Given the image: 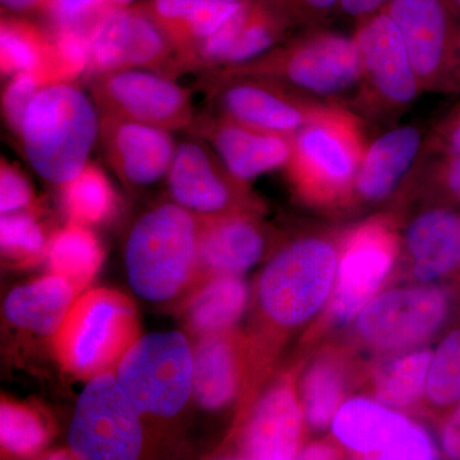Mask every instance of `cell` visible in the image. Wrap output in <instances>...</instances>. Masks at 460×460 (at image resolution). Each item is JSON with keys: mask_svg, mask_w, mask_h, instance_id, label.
I'll list each match as a JSON object with an SVG mask.
<instances>
[{"mask_svg": "<svg viewBox=\"0 0 460 460\" xmlns=\"http://www.w3.org/2000/svg\"><path fill=\"white\" fill-rule=\"evenodd\" d=\"M423 402L435 416L443 419L460 402V323L444 335L432 352Z\"/></svg>", "mask_w": 460, "mask_h": 460, "instance_id": "cell-34", "label": "cell"}, {"mask_svg": "<svg viewBox=\"0 0 460 460\" xmlns=\"http://www.w3.org/2000/svg\"><path fill=\"white\" fill-rule=\"evenodd\" d=\"M352 36L361 80L350 104L362 118L396 122L425 93L398 27L381 11L358 21Z\"/></svg>", "mask_w": 460, "mask_h": 460, "instance_id": "cell-7", "label": "cell"}, {"mask_svg": "<svg viewBox=\"0 0 460 460\" xmlns=\"http://www.w3.org/2000/svg\"><path fill=\"white\" fill-rule=\"evenodd\" d=\"M402 243L419 283L452 277L460 270V211L445 204L426 208L407 224Z\"/></svg>", "mask_w": 460, "mask_h": 460, "instance_id": "cell-24", "label": "cell"}, {"mask_svg": "<svg viewBox=\"0 0 460 460\" xmlns=\"http://www.w3.org/2000/svg\"><path fill=\"white\" fill-rule=\"evenodd\" d=\"M18 137L35 172L63 186L89 164L100 138L98 105L72 81L48 84L30 102Z\"/></svg>", "mask_w": 460, "mask_h": 460, "instance_id": "cell-4", "label": "cell"}, {"mask_svg": "<svg viewBox=\"0 0 460 460\" xmlns=\"http://www.w3.org/2000/svg\"><path fill=\"white\" fill-rule=\"evenodd\" d=\"M201 217L175 202L138 217L126 246L129 287L140 298L164 304L190 293L199 270Z\"/></svg>", "mask_w": 460, "mask_h": 460, "instance_id": "cell-5", "label": "cell"}, {"mask_svg": "<svg viewBox=\"0 0 460 460\" xmlns=\"http://www.w3.org/2000/svg\"><path fill=\"white\" fill-rule=\"evenodd\" d=\"M205 75H246L272 81L302 95L347 105L361 80L353 36L328 29L299 30L263 56Z\"/></svg>", "mask_w": 460, "mask_h": 460, "instance_id": "cell-3", "label": "cell"}, {"mask_svg": "<svg viewBox=\"0 0 460 460\" xmlns=\"http://www.w3.org/2000/svg\"><path fill=\"white\" fill-rule=\"evenodd\" d=\"M141 335L140 317L132 299L100 288L77 296L53 341L62 367L89 381L115 372Z\"/></svg>", "mask_w": 460, "mask_h": 460, "instance_id": "cell-6", "label": "cell"}, {"mask_svg": "<svg viewBox=\"0 0 460 460\" xmlns=\"http://www.w3.org/2000/svg\"><path fill=\"white\" fill-rule=\"evenodd\" d=\"M440 449L447 458L460 460V402L443 419Z\"/></svg>", "mask_w": 460, "mask_h": 460, "instance_id": "cell-43", "label": "cell"}, {"mask_svg": "<svg viewBox=\"0 0 460 460\" xmlns=\"http://www.w3.org/2000/svg\"><path fill=\"white\" fill-rule=\"evenodd\" d=\"M2 255L17 265H32L48 256L49 242L36 217L26 211L2 214L0 220Z\"/></svg>", "mask_w": 460, "mask_h": 460, "instance_id": "cell-36", "label": "cell"}, {"mask_svg": "<svg viewBox=\"0 0 460 460\" xmlns=\"http://www.w3.org/2000/svg\"><path fill=\"white\" fill-rule=\"evenodd\" d=\"M187 131L210 145L228 171L246 184L286 168L292 154L293 136L253 128L211 111L196 115Z\"/></svg>", "mask_w": 460, "mask_h": 460, "instance_id": "cell-20", "label": "cell"}, {"mask_svg": "<svg viewBox=\"0 0 460 460\" xmlns=\"http://www.w3.org/2000/svg\"><path fill=\"white\" fill-rule=\"evenodd\" d=\"M89 89L100 114L171 132L187 131L196 118L190 91L175 83L174 78L150 69L93 75Z\"/></svg>", "mask_w": 460, "mask_h": 460, "instance_id": "cell-13", "label": "cell"}, {"mask_svg": "<svg viewBox=\"0 0 460 460\" xmlns=\"http://www.w3.org/2000/svg\"><path fill=\"white\" fill-rule=\"evenodd\" d=\"M63 206L69 223L90 226L107 220L115 210V193L107 175L87 164L77 177L62 186Z\"/></svg>", "mask_w": 460, "mask_h": 460, "instance_id": "cell-33", "label": "cell"}, {"mask_svg": "<svg viewBox=\"0 0 460 460\" xmlns=\"http://www.w3.org/2000/svg\"><path fill=\"white\" fill-rule=\"evenodd\" d=\"M296 374L280 375L241 408L235 428V456L241 459L298 458L305 429Z\"/></svg>", "mask_w": 460, "mask_h": 460, "instance_id": "cell-18", "label": "cell"}, {"mask_svg": "<svg viewBox=\"0 0 460 460\" xmlns=\"http://www.w3.org/2000/svg\"><path fill=\"white\" fill-rule=\"evenodd\" d=\"M353 378L352 359L341 348L326 347L314 354L299 381L305 428L314 434L332 428Z\"/></svg>", "mask_w": 460, "mask_h": 460, "instance_id": "cell-26", "label": "cell"}, {"mask_svg": "<svg viewBox=\"0 0 460 460\" xmlns=\"http://www.w3.org/2000/svg\"><path fill=\"white\" fill-rule=\"evenodd\" d=\"M365 119L343 104H329L293 135L286 166L296 199L319 210H344L367 146Z\"/></svg>", "mask_w": 460, "mask_h": 460, "instance_id": "cell-2", "label": "cell"}, {"mask_svg": "<svg viewBox=\"0 0 460 460\" xmlns=\"http://www.w3.org/2000/svg\"><path fill=\"white\" fill-rule=\"evenodd\" d=\"M77 296L71 281L51 272L12 289L5 296L3 313L18 329L54 337Z\"/></svg>", "mask_w": 460, "mask_h": 460, "instance_id": "cell-27", "label": "cell"}, {"mask_svg": "<svg viewBox=\"0 0 460 460\" xmlns=\"http://www.w3.org/2000/svg\"><path fill=\"white\" fill-rule=\"evenodd\" d=\"M431 357L426 347L386 356L372 371V398L393 410H416L425 399Z\"/></svg>", "mask_w": 460, "mask_h": 460, "instance_id": "cell-30", "label": "cell"}, {"mask_svg": "<svg viewBox=\"0 0 460 460\" xmlns=\"http://www.w3.org/2000/svg\"><path fill=\"white\" fill-rule=\"evenodd\" d=\"M428 135L416 124L387 128L367 142L354 181L350 208L392 199L426 156Z\"/></svg>", "mask_w": 460, "mask_h": 460, "instance_id": "cell-21", "label": "cell"}, {"mask_svg": "<svg viewBox=\"0 0 460 460\" xmlns=\"http://www.w3.org/2000/svg\"><path fill=\"white\" fill-rule=\"evenodd\" d=\"M339 445L335 441L317 440L302 447L298 458L301 459H338L341 456Z\"/></svg>", "mask_w": 460, "mask_h": 460, "instance_id": "cell-45", "label": "cell"}, {"mask_svg": "<svg viewBox=\"0 0 460 460\" xmlns=\"http://www.w3.org/2000/svg\"><path fill=\"white\" fill-rule=\"evenodd\" d=\"M47 257L53 274L71 281L80 295L98 274L104 250L89 226L69 223L51 237Z\"/></svg>", "mask_w": 460, "mask_h": 460, "instance_id": "cell-32", "label": "cell"}, {"mask_svg": "<svg viewBox=\"0 0 460 460\" xmlns=\"http://www.w3.org/2000/svg\"><path fill=\"white\" fill-rule=\"evenodd\" d=\"M2 8L14 14L36 13L49 11L51 0H0Z\"/></svg>", "mask_w": 460, "mask_h": 460, "instance_id": "cell-46", "label": "cell"}, {"mask_svg": "<svg viewBox=\"0 0 460 460\" xmlns=\"http://www.w3.org/2000/svg\"><path fill=\"white\" fill-rule=\"evenodd\" d=\"M224 2L238 3V4H244V3L256 2V0H224Z\"/></svg>", "mask_w": 460, "mask_h": 460, "instance_id": "cell-50", "label": "cell"}, {"mask_svg": "<svg viewBox=\"0 0 460 460\" xmlns=\"http://www.w3.org/2000/svg\"><path fill=\"white\" fill-rule=\"evenodd\" d=\"M296 30L298 27L272 0L248 3L243 23L219 69L244 65L269 53Z\"/></svg>", "mask_w": 460, "mask_h": 460, "instance_id": "cell-31", "label": "cell"}, {"mask_svg": "<svg viewBox=\"0 0 460 460\" xmlns=\"http://www.w3.org/2000/svg\"><path fill=\"white\" fill-rule=\"evenodd\" d=\"M141 419L114 372L91 378L75 404L69 449L78 459H138L145 443Z\"/></svg>", "mask_w": 460, "mask_h": 460, "instance_id": "cell-11", "label": "cell"}, {"mask_svg": "<svg viewBox=\"0 0 460 460\" xmlns=\"http://www.w3.org/2000/svg\"><path fill=\"white\" fill-rule=\"evenodd\" d=\"M298 30L325 29L341 13L339 0H272Z\"/></svg>", "mask_w": 460, "mask_h": 460, "instance_id": "cell-38", "label": "cell"}, {"mask_svg": "<svg viewBox=\"0 0 460 460\" xmlns=\"http://www.w3.org/2000/svg\"><path fill=\"white\" fill-rule=\"evenodd\" d=\"M456 91L460 90V30L458 33V40H456Z\"/></svg>", "mask_w": 460, "mask_h": 460, "instance_id": "cell-47", "label": "cell"}, {"mask_svg": "<svg viewBox=\"0 0 460 460\" xmlns=\"http://www.w3.org/2000/svg\"><path fill=\"white\" fill-rule=\"evenodd\" d=\"M0 66L11 78L22 72L38 75L45 86L66 83L58 63L54 38L18 18H3L0 27Z\"/></svg>", "mask_w": 460, "mask_h": 460, "instance_id": "cell-29", "label": "cell"}, {"mask_svg": "<svg viewBox=\"0 0 460 460\" xmlns=\"http://www.w3.org/2000/svg\"><path fill=\"white\" fill-rule=\"evenodd\" d=\"M47 425L35 410L3 401L0 405V443L8 456H36L48 443Z\"/></svg>", "mask_w": 460, "mask_h": 460, "instance_id": "cell-35", "label": "cell"}, {"mask_svg": "<svg viewBox=\"0 0 460 460\" xmlns=\"http://www.w3.org/2000/svg\"><path fill=\"white\" fill-rule=\"evenodd\" d=\"M341 11L357 22L384 11L390 0H339Z\"/></svg>", "mask_w": 460, "mask_h": 460, "instance_id": "cell-44", "label": "cell"}, {"mask_svg": "<svg viewBox=\"0 0 460 460\" xmlns=\"http://www.w3.org/2000/svg\"><path fill=\"white\" fill-rule=\"evenodd\" d=\"M431 181L443 204L460 205V155L438 156L431 168Z\"/></svg>", "mask_w": 460, "mask_h": 460, "instance_id": "cell-41", "label": "cell"}, {"mask_svg": "<svg viewBox=\"0 0 460 460\" xmlns=\"http://www.w3.org/2000/svg\"><path fill=\"white\" fill-rule=\"evenodd\" d=\"M138 5L168 39L183 74L190 71L204 42L242 4L224 0H142Z\"/></svg>", "mask_w": 460, "mask_h": 460, "instance_id": "cell-25", "label": "cell"}, {"mask_svg": "<svg viewBox=\"0 0 460 460\" xmlns=\"http://www.w3.org/2000/svg\"><path fill=\"white\" fill-rule=\"evenodd\" d=\"M132 68L150 69L172 78L181 74L168 39L140 5H111L91 30L87 69L99 75Z\"/></svg>", "mask_w": 460, "mask_h": 460, "instance_id": "cell-15", "label": "cell"}, {"mask_svg": "<svg viewBox=\"0 0 460 460\" xmlns=\"http://www.w3.org/2000/svg\"><path fill=\"white\" fill-rule=\"evenodd\" d=\"M166 178L172 201L199 217L262 213L261 199L251 192L250 184L237 180L214 148L195 136L177 145Z\"/></svg>", "mask_w": 460, "mask_h": 460, "instance_id": "cell-17", "label": "cell"}, {"mask_svg": "<svg viewBox=\"0 0 460 460\" xmlns=\"http://www.w3.org/2000/svg\"><path fill=\"white\" fill-rule=\"evenodd\" d=\"M250 290L241 275H222L190 290L183 307L184 323L196 339L234 329L246 311Z\"/></svg>", "mask_w": 460, "mask_h": 460, "instance_id": "cell-28", "label": "cell"}, {"mask_svg": "<svg viewBox=\"0 0 460 460\" xmlns=\"http://www.w3.org/2000/svg\"><path fill=\"white\" fill-rule=\"evenodd\" d=\"M456 295L438 283L384 290L357 314L354 338L383 357L425 347L456 313Z\"/></svg>", "mask_w": 460, "mask_h": 460, "instance_id": "cell-8", "label": "cell"}, {"mask_svg": "<svg viewBox=\"0 0 460 460\" xmlns=\"http://www.w3.org/2000/svg\"><path fill=\"white\" fill-rule=\"evenodd\" d=\"M339 243L305 234L278 251L255 288V325L247 332L253 370L265 380L284 339L304 329L328 307L337 278Z\"/></svg>", "mask_w": 460, "mask_h": 460, "instance_id": "cell-1", "label": "cell"}, {"mask_svg": "<svg viewBox=\"0 0 460 460\" xmlns=\"http://www.w3.org/2000/svg\"><path fill=\"white\" fill-rule=\"evenodd\" d=\"M107 0H51L49 12L58 29H77L91 32L84 22L95 25L99 17L108 9Z\"/></svg>", "mask_w": 460, "mask_h": 460, "instance_id": "cell-39", "label": "cell"}, {"mask_svg": "<svg viewBox=\"0 0 460 460\" xmlns=\"http://www.w3.org/2000/svg\"><path fill=\"white\" fill-rule=\"evenodd\" d=\"M114 375L142 417L174 419L193 396V345L175 330L141 335Z\"/></svg>", "mask_w": 460, "mask_h": 460, "instance_id": "cell-9", "label": "cell"}, {"mask_svg": "<svg viewBox=\"0 0 460 460\" xmlns=\"http://www.w3.org/2000/svg\"><path fill=\"white\" fill-rule=\"evenodd\" d=\"M210 109L235 122L262 131L293 136L313 122L329 104L272 81L246 75H205Z\"/></svg>", "mask_w": 460, "mask_h": 460, "instance_id": "cell-14", "label": "cell"}, {"mask_svg": "<svg viewBox=\"0 0 460 460\" xmlns=\"http://www.w3.org/2000/svg\"><path fill=\"white\" fill-rule=\"evenodd\" d=\"M335 443L354 456L381 460H429L440 456L431 434L368 396L345 399L332 423Z\"/></svg>", "mask_w": 460, "mask_h": 460, "instance_id": "cell-12", "label": "cell"}, {"mask_svg": "<svg viewBox=\"0 0 460 460\" xmlns=\"http://www.w3.org/2000/svg\"><path fill=\"white\" fill-rule=\"evenodd\" d=\"M100 141L124 183L144 187L166 177L177 145L171 131L100 114Z\"/></svg>", "mask_w": 460, "mask_h": 460, "instance_id": "cell-22", "label": "cell"}, {"mask_svg": "<svg viewBox=\"0 0 460 460\" xmlns=\"http://www.w3.org/2000/svg\"><path fill=\"white\" fill-rule=\"evenodd\" d=\"M260 215L235 211L201 217L198 279L192 290L211 278L242 275L262 259L269 229Z\"/></svg>", "mask_w": 460, "mask_h": 460, "instance_id": "cell-23", "label": "cell"}, {"mask_svg": "<svg viewBox=\"0 0 460 460\" xmlns=\"http://www.w3.org/2000/svg\"><path fill=\"white\" fill-rule=\"evenodd\" d=\"M35 195L29 181L16 166L3 157L0 168V211L2 214L18 213L31 208Z\"/></svg>", "mask_w": 460, "mask_h": 460, "instance_id": "cell-40", "label": "cell"}, {"mask_svg": "<svg viewBox=\"0 0 460 460\" xmlns=\"http://www.w3.org/2000/svg\"><path fill=\"white\" fill-rule=\"evenodd\" d=\"M428 155H460V105L428 135Z\"/></svg>", "mask_w": 460, "mask_h": 460, "instance_id": "cell-42", "label": "cell"}, {"mask_svg": "<svg viewBox=\"0 0 460 460\" xmlns=\"http://www.w3.org/2000/svg\"><path fill=\"white\" fill-rule=\"evenodd\" d=\"M108 4L111 7H132V5L138 4L142 0H107Z\"/></svg>", "mask_w": 460, "mask_h": 460, "instance_id": "cell-48", "label": "cell"}, {"mask_svg": "<svg viewBox=\"0 0 460 460\" xmlns=\"http://www.w3.org/2000/svg\"><path fill=\"white\" fill-rule=\"evenodd\" d=\"M447 2L449 3L454 14H456V18L460 20V0H447Z\"/></svg>", "mask_w": 460, "mask_h": 460, "instance_id": "cell-49", "label": "cell"}, {"mask_svg": "<svg viewBox=\"0 0 460 460\" xmlns=\"http://www.w3.org/2000/svg\"><path fill=\"white\" fill-rule=\"evenodd\" d=\"M401 237L392 215H375L348 229L339 242L337 278L325 310L332 326L352 323L394 270Z\"/></svg>", "mask_w": 460, "mask_h": 460, "instance_id": "cell-10", "label": "cell"}, {"mask_svg": "<svg viewBox=\"0 0 460 460\" xmlns=\"http://www.w3.org/2000/svg\"><path fill=\"white\" fill-rule=\"evenodd\" d=\"M44 86L41 78L30 72L13 75L5 86L3 93V114L9 128L17 136L30 102Z\"/></svg>", "mask_w": 460, "mask_h": 460, "instance_id": "cell-37", "label": "cell"}, {"mask_svg": "<svg viewBox=\"0 0 460 460\" xmlns=\"http://www.w3.org/2000/svg\"><path fill=\"white\" fill-rule=\"evenodd\" d=\"M394 21L423 91L453 93L460 25L447 0H390Z\"/></svg>", "mask_w": 460, "mask_h": 460, "instance_id": "cell-16", "label": "cell"}, {"mask_svg": "<svg viewBox=\"0 0 460 460\" xmlns=\"http://www.w3.org/2000/svg\"><path fill=\"white\" fill-rule=\"evenodd\" d=\"M253 387L247 334L237 329L196 339L193 344V398L206 411L246 404Z\"/></svg>", "mask_w": 460, "mask_h": 460, "instance_id": "cell-19", "label": "cell"}]
</instances>
